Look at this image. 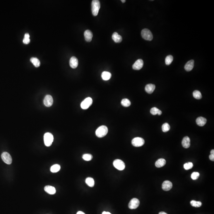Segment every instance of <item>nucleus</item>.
<instances>
[{"label": "nucleus", "instance_id": "nucleus-9", "mask_svg": "<svg viewBox=\"0 0 214 214\" xmlns=\"http://www.w3.org/2000/svg\"><path fill=\"white\" fill-rule=\"evenodd\" d=\"M140 205V201L137 198H133L129 204V207L131 209H134L138 207Z\"/></svg>", "mask_w": 214, "mask_h": 214}, {"label": "nucleus", "instance_id": "nucleus-19", "mask_svg": "<svg viewBox=\"0 0 214 214\" xmlns=\"http://www.w3.org/2000/svg\"><path fill=\"white\" fill-rule=\"evenodd\" d=\"M45 191L48 194L53 195L56 192V190L54 187L50 186H47L44 188Z\"/></svg>", "mask_w": 214, "mask_h": 214}, {"label": "nucleus", "instance_id": "nucleus-22", "mask_svg": "<svg viewBox=\"0 0 214 214\" xmlns=\"http://www.w3.org/2000/svg\"><path fill=\"white\" fill-rule=\"evenodd\" d=\"M102 78L104 81H108L112 77L111 73L108 71H103L102 74Z\"/></svg>", "mask_w": 214, "mask_h": 214}, {"label": "nucleus", "instance_id": "nucleus-42", "mask_svg": "<svg viewBox=\"0 0 214 214\" xmlns=\"http://www.w3.org/2000/svg\"><path fill=\"white\" fill-rule=\"evenodd\" d=\"M159 214H167V213H166L165 212H160L159 213Z\"/></svg>", "mask_w": 214, "mask_h": 214}, {"label": "nucleus", "instance_id": "nucleus-20", "mask_svg": "<svg viewBox=\"0 0 214 214\" xmlns=\"http://www.w3.org/2000/svg\"><path fill=\"white\" fill-rule=\"evenodd\" d=\"M112 38L115 42L120 43L122 41V37L121 35H119L117 32H114L112 36Z\"/></svg>", "mask_w": 214, "mask_h": 214}, {"label": "nucleus", "instance_id": "nucleus-40", "mask_svg": "<svg viewBox=\"0 0 214 214\" xmlns=\"http://www.w3.org/2000/svg\"><path fill=\"white\" fill-rule=\"evenodd\" d=\"M77 214H85L84 213H83V212H82V211H79V212H77Z\"/></svg>", "mask_w": 214, "mask_h": 214}, {"label": "nucleus", "instance_id": "nucleus-43", "mask_svg": "<svg viewBox=\"0 0 214 214\" xmlns=\"http://www.w3.org/2000/svg\"><path fill=\"white\" fill-rule=\"evenodd\" d=\"M121 1L122 3H125L126 2V0H121Z\"/></svg>", "mask_w": 214, "mask_h": 214}, {"label": "nucleus", "instance_id": "nucleus-37", "mask_svg": "<svg viewBox=\"0 0 214 214\" xmlns=\"http://www.w3.org/2000/svg\"><path fill=\"white\" fill-rule=\"evenodd\" d=\"M30 36L29 35V34L28 33H26L25 34L24 38H29Z\"/></svg>", "mask_w": 214, "mask_h": 214}, {"label": "nucleus", "instance_id": "nucleus-16", "mask_svg": "<svg viewBox=\"0 0 214 214\" xmlns=\"http://www.w3.org/2000/svg\"><path fill=\"white\" fill-rule=\"evenodd\" d=\"M156 88V86L154 84H149L146 86L145 88V91L148 93L149 94H151L153 93Z\"/></svg>", "mask_w": 214, "mask_h": 214}, {"label": "nucleus", "instance_id": "nucleus-34", "mask_svg": "<svg viewBox=\"0 0 214 214\" xmlns=\"http://www.w3.org/2000/svg\"><path fill=\"white\" fill-rule=\"evenodd\" d=\"M159 110L156 107H153L150 110V113L153 115H156L157 114H158Z\"/></svg>", "mask_w": 214, "mask_h": 214}, {"label": "nucleus", "instance_id": "nucleus-21", "mask_svg": "<svg viewBox=\"0 0 214 214\" xmlns=\"http://www.w3.org/2000/svg\"><path fill=\"white\" fill-rule=\"evenodd\" d=\"M166 162V160L165 159L161 158L156 161L155 163V165L157 168H160L165 165Z\"/></svg>", "mask_w": 214, "mask_h": 214}, {"label": "nucleus", "instance_id": "nucleus-32", "mask_svg": "<svg viewBox=\"0 0 214 214\" xmlns=\"http://www.w3.org/2000/svg\"><path fill=\"white\" fill-rule=\"evenodd\" d=\"M193 167V164L192 162H188L187 163H185L184 165V169L186 170L190 169Z\"/></svg>", "mask_w": 214, "mask_h": 214}, {"label": "nucleus", "instance_id": "nucleus-24", "mask_svg": "<svg viewBox=\"0 0 214 214\" xmlns=\"http://www.w3.org/2000/svg\"><path fill=\"white\" fill-rule=\"evenodd\" d=\"M30 61L33 64L35 67H38L40 65V62L38 59L36 58H31L30 59Z\"/></svg>", "mask_w": 214, "mask_h": 214}, {"label": "nucleus", "instance_id": "nucleus-36", "mask_svg": "<svg viewBox=\"0 0 214 214\" xmlns=\"http://www.w3.org/2000/svg\"><path fill=\"white\" fill-rule=\"evenodd\" d=\"M209 159L211 160V161H214V154H211L209 156Z\"/></svg>", "mask_w": 214, "mask_h": 214}, {"label": "nucleus", "instance_id": "nucleus-23", "mask_svg": "<svg viewBox=\"0 0 214 214\" xmlns=\"http://www.w3.org/2000/svg\"><path fill=\"white\" fill-rule=\"evenodd\" d=\"M85 182L89 186L93 187L94 185V180L93 178L91 177H88L86 178Z\"/></svg>", "mask_w": 214, "mask_h": 214}, {"label": "nucleus", "instance_id": "nucleus-29", "mask_svg": "<svg viewBox=\"0 0 214 214\" xmlns=\"http://www.w3.org/2000/svg\"><path fill=\"white\" fill-rule=\"evenodd\" d=\"M162 131H163V132H167L170 129V126L168 123L166 122L163 124L162 125Z\"/></svg>", "mask_w": 214, "mask_h": 214}, {"label": "nucleus", "instance_id": "nucleus-14", "mask_svg": "<svg viewBox=\"0 0 214 214\" xmlns=\"http://www.w3.org/2000/svg\"><path fill=\"white\" fill-rule=\"evenodd\" d=\"M182 146L185 148H188L190 146V140L188 136L184 137L182 142Z\"/></svg>", "mask_w": 214, "mask_h": 214}, {"label": "nucleus", "instance_id": "nucleus-15", "mask_svg": "<svg viewBox=\"0 0 214 214\" xmlns=\"http://www.w3.org/2000/svg\"><path fill=\"white\" fill-rule=\"evenodd\" d=\"M84 37L86 41L90 42L92 41L93 37L92 32L89 30H86L84 32Z\"/></svg>", "mask_w": 214, "mask_h": 214}, {"label": "nucleus", "instance_id": "nucleus-18", "mask_svg": "<svg viewBox=\"0 0 214 214\" xmlns=\"http://www.w3.org/2000/svg\"><path fill=\"white\" fill-rule=\"evenodd\" d=\"M196 123L198 126L203 127L205 125L207 122V119L204 117H200L197 118L196 120Z\"/></svg>", "mask_w": 214, "mask_h": 214}, {"label": "nucleus", "instance_id": "nucleus-26", "mask_svg": "<svg viewBox=\"0 0 214 214\" xmlns=\"http://www.w3.org/2000/svg\"><path fill=\"white\" fill-rule=\"evenodd\" d=\"M121 104L123 106L125 107H128L131 105V102L129 99L124 98L122 99L121 102Z\"/></svg>", "mask_w": 214, "mask_h": 214}, {"label": "nucleus", "instance_id": "nucleus-5", "mask_svg": "<svg viewBox=\"0 0 214 214\" xmlns=\"http://www.w3.org/2000/svg\"><path fill=\"white\" fill-rule=\"evenodd\" d=\"M93 102V99L91 97L86 98L81 102V108L83 110L87 109L92 104Z\"/></svg>", "mask_w": 214, "mask_h": 214}, {"label": "nucleus", "instance_id": "nucleus-2", "mask_svg": "<svg viewBox=\"0 0 214 214\" xmlns=\"http://www.w3.org/2000/svg\"><path fill=\"white\" fill-rule=\"evenodd\" d=\"M100 4L98 0H93L92 2V12L94 16H96L98 14L100 9Z\"/></svg>", "mask_w": 214, "mask_h": 214}, {"label": "nucleus", "instance_id": "nucleus-33", "mask_svg": "<svg viewBox=\"0 0 214 214\" xmlns=\"http://www.w3.org/2000/svg\"><path fill=\"white\" fill-rule=\"evenodd\" d=\"M199 175H199V173L195 172L192 174L191 178L194 180H195L198 179V178L199 177Z\"/></svg>", "mask_w": 214, "mask_h": 214}, {"label": "nucleus", "instance_id": "nucleus-35", "mask_svg": "<svg viewBox=\"0 0 214 214\" xmlns=\"http://www.w3.org/2000/svg\"><path fill=\"white\" fill-rule=\"evenodd\" d=\"M23 43H24V44H26V45L28 44L29 43H30V38H24V39L23 40Z\"/></svg>", "mask_w": 214, "mask_h": 214}, {"label": "nucleus", "instance_id": "nucleus-41", "mask_svg": "<svg viewBox=\"0 0 214 214\" xmlns=\"http://www.w3.org/2000/svg\"><path fill=\"white\" fill-rule=\"evenodd\" d=\"M211 154H214V150L212 149L211 151Z\"/></svg>", "mask_w": 214, "mask_h": 214}, {"label": "nucleus", "instance_id": "nucleus-30", "mask_svg": "<svg viewBox=\"0 0 214 214\" xmlns=\"http://www.w3.org/2000/svg\"><path fill=\"white\" fill-rule=\"evenodd\" d=\"M173 60V57L171 55L167 56L165 58V64L167 65H170Z\"/></svg>", "mask_w": 214, "mask_h": 214}, {"label": "nucleus", "instance_id": "nucleus-12", "mask_svg": "<svg viewBox=\"0 0 214 214\" xmlns=\"http://www.w3.org/2000/svg\"><path fill=\"white\" fill-rule=\"evenodd\" d=\"M173 187V184L172 182L168 180L164 181L162 184V187L163 190L168 191L170 190Z\"/></svg>", "mask_w": 214, "mask_h": 214}, {"label": "nucleus", "instance_id": "nucleus-6", "mask_svg": "<svg viewBox=\"0 0 214 214\" xmlns=\"http://www.w3.org/2000/svg\"><path fill=\"white\" fill-rule=\"evenodd\" d=\"M113 165L115 168L119 170H123L125 167L123 161L119 159L115 160L113 162Z\"/></svg>", "mask_w": 214, "mask_h": 214}, {"label": "nucleus", "instance_id": "nucleus-4", "mask_svg": "<svg viewBox=\"0 0 214 214\" xmlns=\"http://www.w3.org/2000/svg\"><path fill=\"white\" fill-rule=\"evenodd\" d=\"M141 35L143 38L147 41H151L153 38L152 33L148 29H143L142 30Z\"/></svg>", "mask_w": 214, "mask_h": 214}, {"label": "nucleus", "instance_id": "nucleus-27", "mask_svg": "<svg viewBox=\"0 0 214 214\" xmlns=\"http://www.w3.org/2000/svg\"><path fill=\"white\" fill-rule=\"evenodd\" d=\"M193 95L194 98L197 100L201 99L202 97L201 92L197 90L194 91L193 93Z\"/></svg>", "mask_w": 214, "mask_h": 214}, {"label": "nucleus", "instance_id": "nucleus-1", "mask_svg": "<svg viewBox=\"0 0 214 214\" xmlns=\"http://www.w3.org/2000/svg\"><path fill=\"white\" fill-rule=\"evenodd\" d=\"M108 133V127L104 125L99 127L96 131V135L98 138L103 137L106 135Z\"/></svg>", "mask_w": 214, "mask_h": 214}, {"label": "nucleus", "instance_id": "nucleus-38", "mask_svg": "<svg viewBox=\"0 0 214 214\" xmlns=\"http://www.w3.org/2000/svg\"><path fill=\"white\" fill-rule=\"evenodd\" d=\"M162 114V112L160 110H159V112H158V114L159 115H161Z\"/></svg>", "mask_w": 214, "mask_h": 214}, {"label": "nucleus", "instance_id": "nucleus-3", "mask_svg": "<svg viewBox=\"0 0 214 214\" xmlns=\"http://www.w3.org/2000/svg\"><path fill=\"white\" fill-rule=\"evenodd\" d=\"M44 143L45 145L47 147L50 146L53 142V136L51 133L47 132L45 133L44 136Z\"/></svg>", "mask_w": 214, "mask_h": 214}, {"label": "nucleus", "instance_id": "nucleus-7", "mask_svg": "<svg viewBox=\"0 0 214 214\" xmlns=\"http://www.w3.org/2000/svg\"><path fill=\"white\" fill-rule=\"evenodd\" d=\"M145 143L144 139L140 137H136L133 139L132 140V144L133 146L139 147L142 146Z\"/></svg>", "mask_w": 214, "mask_h": 214}, {"label": "nucleus", "instance_id": "nucleus-13", "mask_svg": "<svg viewBox=\"0 0 214 214\" xmlns=\"http://www.w3.org/2000/svg\"><path fill=\"white\" fill-rule=\"evenodd\" d=\"M78 60L75 56H73L69 60V65L73 69L77 68L78 65Z\"/></svg>", "mask_w": 214, "mask_h": 214}, {"label": "nucleus", "instance_id": "nucleus-25", "mask_svg": "<svg viewBox=\"0 0 214 214\" xmlns=\"http://www.w3.org/2000/svg\"><path fill=\"white\" fill-rule=\"evenodd\" d=\"M60 169V166L58 164H55L51 167L50 171L53 173H57Z\"/></svg>", "mask_w": 214, "mask_h": 214}, {"label": "nucleus", "instance_id": "nucleus-39", "mask_svg": "<svg viewBox=\"0 0 214 214\" xmlns=\"http://www.w3.org/2000/svg\"><path fill=\"white\" fill-rule=\"evenodd\" d=\"M102 214H112L111 213H110L109 212H105V211H104V212H103L102 213Z\"/></svg>", "mask_w": 214, "mask_h": 214}, {"label": "nucleus", "instance_id": "nucleus-8", "mask_svg": "<svg viewBox=\"0 0 214 214\" xmlns=\"http://www.w3.org/2000/svg\"><path fill=\"white\" fill-rule=\"evenodd\" d=\"M1 158L4 162L6 164L10 165L12 163V158L9 153L4 152L1 155Z\"/></svg>", "mask_w": 214, "mask_h": 214}, {"label": "nucleus", "instance_id": "nucleus-17", "mask_svg": "<svg viewBox=\"0 0 214 214\" xmlns=\"http://www.w3.org/2000/svg\"><path fill=\"white\" fill-rule=\"evenodd\" d=\"M194 60H191L187 62L184 66V69L187 71H190L193 69L194 67Z\"/></svg>", "mask_w": 214, "mask_h": 214}, {"label": "nucleus", "instance_id": "nucleus-11", "mask_svg": "<svg viewBox=\"0 0 214 214\" xmlns=\"http://www.w3.org/2000/svg\"><path fill=\"white\" fill-rule=\"evenodd\" d=\"M144 65V62L142 59H139L136 61L132 65V68L134 70H139L141 69Z\"/></svg>", "mask_w": 214, "mask_h": 214}, {"label": "nucleus", "instance_id": "nucleus-10", "mask_svg": "<svg viewBox=\"0 0 214 214\" xmlns=\"http://www.w3.org/2000/svg\"><path fill=\"white\" fill-rule=\"evenodd\" d=\"M44 104L46 107H49L52 105L53 103V99L52 96L50 95H47L45 97L44 100Z\"/></svg>", "mask_w": 214, "mask_h": 214}, {"label": "nucleus", "instance_id": "nucleus-31", "mask_svg": "<svg viewBox=\"0 0 214 214\" xmlns=\"http://www.w3.org/2000/svg\"><path fill=\"white\" fill-rule=\"evenodd\" d=\"M82 158L85 161H90L92 159L93 157L92 155L90 154H84Z\"/></svg>", "mask_w": 214, "mask_h": 214}, {"label": "nucleus", "instance_id": "nucleus-28", "mask_svg": "<svg viewBox=\"0 0 214 214\" xmlns=\"http://www.w3.org/2000/svg\"><path fill=\"white\" fill-rule=\"evenodd\" d=\"M190 204L193 207H199L202 205V203L200 201L192 200V201H191Z\"/></svg>", "mask_w": 214, "mask_h": 214}]
</instances>
